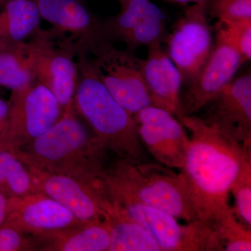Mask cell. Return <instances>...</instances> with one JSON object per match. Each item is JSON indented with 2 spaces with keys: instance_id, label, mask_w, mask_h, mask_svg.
Returning <instances> with one entry per match:
<instances>
[{
  "instance_id": "6da1fadb",
  "label": "cell",
  "mask_w": 251,
  "mask_h": 251,
  "mask_svg": "<svg viewBox=\"0 0 251 251\" xmlns=\"http://www.w3.org/2000/svg\"><path fill=\"white\" fill-rule=\"evenodd\" d=\"M189 132L184 166L181 170L198 220L212 227L231 209L230 188L251 149L221 134L196 115L177 117Z\"/></svg>"
},
{
  "instance_id": "7a4b0ae2",
  "label": "cell",
  "mask_w": 251,
  "mask_h": 251,
  "mask_svg": "<svg viewBox=\"0 0 251 251\" xmlns=\"http://www.w3.org/2000/svg\"><path fill=\"white\" fill-rule=\"evenodd\" d=\"M16 149L25 163L86 181L102 180L108 166V150L79 121L74 103L44 134Z\"/></svg>"
},
{
  "instance_id": "3957f363",
  "label": "cell",
  "mask_w": 251,
  "mask_h": 251,
  "mask_svg": "<svg viewBox=\"0 0 251 251\" xmlns=\"http://www.w3.org/2000/svg\"><path fill=\"white\" fill-rule=\"evenodd\" d=\"M102 181L109 198L153 206L187 223L198 220L182 175L171 168L118 158L108 166Z\"/></svg>"
},
{
  "instance_id": "277c9868",
  "label": "cell",
  "mask_w": 251,
  "mask_h": 251,
  "mask_svg": "<svg viewBox=\"0 0 251 251\" xmlns=\"http://www.w3.org/2000/svg\"><path fill=\"white\" fill-rule=\"evenodd\" d=\"M74 103L95 135L118 158L147 162L134 115L117 103L94 73L87 56L77 54Z\"/></svg>"
},
{
  "instance_id": "5b68a950",
  "label": "cell",
  "mask_w": 251,
  "mask_h": 251,
  "mask_svg": "<svg viewBox=\"0 0 251 251\" xmlns=\"http://www.w3.org/2000/svg\"><path fill=\"white\" fill-rule=\"evenodd\" d=\"M55 40L52 31L39 30L25 42L34 80L49 87L62 110L74 103L78 69V49L69 38Z\"/></svg>"
},
{
  "instance_id": "8992f818",
  "label": "cell",
  "mask_w": 251,
  "mask_h": 251,
  "mask_svg": "<svg viewBox=\"0 0 251 251\" xmlns=\"http://www.w3.org/2000/svg\"><path fill=\"white\" fill-rule=\"evenodd\" d=\"M94 73L117 103L132 115L152 105L144 79L143 59L129 50H123L105 42L91 51Z\"/></svg>"
},
{
  "instance_id": "52a82bcc",
  "label": "cell",
  "mask_w": 251,
  "mask_h": 251,
  "mask_svg": "<svg viewBox=\"0 0 251 251\" xmlns=\"http://www.w3.org/2000/svg\"><path fill=\"white\" fill-rule=\"evenodd\" d=\"M25 163L30 171L39 192L65 206L80 221L108 219L111 212V202L102 180L86 181Z\"/></svg>"
},
{
  "instance_id": "ba28073f",
  "label": "cell",
  "mask_w": 251,
  "mask_h": 251,
  "mask_svg": "<svg viewBox=\"0 0 251 251\" xmlns=\"http://www.w3.org/2000/svg\"><path fill=\"white\" fill-rule=\"evenodd\" d=\"M207 16L206 5H188L163 42L183 82L188 85L202 69L214 46Z\"/></svg>"
},
{
  "instance_id": "9c48e42d",
  "label": "cell",
  "mask_w": 251,
  "mask_h": 251,
  "mask_svg": "<svg viewBox=\"0 0 251 251\" xmlns=\"http://www.w3.org/2000/svg\"><path fill=\"white\" fill-rule=\"evenodd\" d=\"M108 198L115 210L146 229L162 251L204 250L206 230L198 220L181 226L176 218L161 209L124 198Z\"/></svg>"
},
{
  "instance_id": "30bf717a",
  "label": "cell",
  "mask_w": 251,
  "mask_h": 251,
  "mask_svg": "<svg viewBox=\"0 0 251 251\" xmlns=\"http://www.w3.org/2000/svg\"><path fill=\"white\" fill-rule=\"evenodd\" d=\"M14 93L6 144L21 148L47 131L63 110L49 87L36 81Z\"/></svg>"
},
{
  "instance_id": "8fae6325",
  "label": "cell",
  "mask_w": 251,
  "mask_h": 251,
  "mask_svg": "<svg viewBox=\"0 0 251 251\" xmlns=\"http://www.w3.org/2000/svg\"><path fill=\"white\" fill-rule=\"evenodd\" d=\"M203 121L244 148L251 149V75L233 79L207 104Z\"/></svg>"
},
{
  "instance_id": "7c38bea8",
  "label": "cell",
  "mask_w": 251,
  "mask_h": 251,
  "mask_svg": "<svg viewBox=\"0 0 251 251\" xmlns=\"http://www.w3.org/2000/svg\"><path fill=\"white\" fill-rule=\"evenodd\" d=\"M138 135L149 152L160 164L181 171L184 166L189 136L178 119L150 105L134 115Z\"/></svg>"
},
{
  "instance_id": "4fadbf2b",
  "label": "cell",
  "mask_w": 251,
  "mask_h": 251,
  "mask_svg": "<svg viewBox=\"0 0 251 251\" xmlns=\"http://www.w3.org/2000/svg\"><path fill=\"white\" fill-rule=\"evenodd\" d=\"M119 14L104 23L110 40L123 42L134 52L143 46L164 42L166 16L151 0H117Z\"/></svg>"
},
{
  "instance_id": "5bb4252c",
  "label": "cell",
  "mask_w": 251,
  "mask_h": 251,
  "mask_svg": "<svg viewBox=\"0 0 251 251\" xmlns=\"http://www.w3.org/2000/svg\"><path fill=\"white\" fill-rule=\"evenodd\" d=\"M244 63L235 49L216 36L210 54L181 97V115H194L204 108L233 80Z\"/></svg>"
},
{
  "instance_id": "9a60e30c",
  "label": "cell",
  "mask_w": 251,
  "mask_h": 251,
  "mask_svg": "<svg viewBox=\"0 0 251 251\" xmlns=\"http://www.w3.org/2000/svg\"><path fill=\"white\" fill-rule=\"evenodd\" d=\"M41 19L53 27L54 34L70 35L79 52L90 53L103 43L112 42L100 23L82 0H33Z\"/></svg>"
},
{
  "instance_id": "2e32d148",
  "label": "cell",
  "mask_w": 251,
  "mask_h": 251,
  "mask_svg": "<svg viewBox=\"0 0 251 251\" xmlns=\"http://www.w3.org/2000/svg\"><path fill=\"white\" fill-rule=\"evenodd\" d=\"M84 221L65 206L42 193L9 198L7 216L3 225L33 235L65 228Z\"/></svg>"
},
{
  "instance_id": "e0dca14e",
  "label": "cell",
  "mask_w": 251,
  "mask_h": 251,
  "mask_svg": "<svg viewBox=\"0 0 251 251\" xmlns=\"http://www.w3.org/2000/svg\"><path fill=\"white\" fill-rule=\"evenodd\" d=\"M142 69L151 104L175 117L181 116V74L161 44L148 47Z\"/></svg>"
},
{
  "instance_id": "ac0fdd59",
  "label": "cell",
  "mask_w": 251,
  "mask_h": 251,
  "mask_svg": "<svg viewBox=\"0 0 251 251\" xmlns=\"http://www.w3.org/2000/svg\"><path fill=\"white\" fill-rule=\"evenodd\" d=\"M31 236L39 251H108L110 227L108 220H98Z\"/></svg>"
},
{
  "instance_id": "d6986e66",
  "label": "cell",
  "mask_w": 251,
  "mask_h": 251,
  "mask_svg": "<svg viewBox=\"0 0 251 251\" xmlns=\"http://www.w3.org/2000/svg\"><path fill=\"white\" fill-rule=\"evenodd\" d=\"M106 220L110 227L108 251H162L156 239L146 229L122 215L112 206L111 212Z\"/></svg>"
},
{
  "instance_id": "ffe728a7",
  "label": "cell",
  "mask_w": 251,
  "mask_h": 251,
  "mask_svg": "<svg viewBox=\"0 0 251 251\" xmlns=\"http://www.w3.org/2000/svg\"><path fill=\"white\" fill-rule=\"evenodd\" d=\"M0 191L8 198L39 192L27 165L8 144L0 146Z\"/></svg>"
},
{
  "instance_id": "44dd1931",
  "label": "cell",
  "mask_w": 251,
  "mask_h": 251,
  "mask_svg": "<svg viewBox=\"0 0 251 251\" xmlns=\"http://www.w3.org/2000/svg\"><path fill=\"white\" fill-rule=\"evenodd\" d=\"M4 6L6 32L16 45L23 44L40 30L41 18L33 0H8Z\"/></svg>"
},
{
  "instance_id": "7402d4cb",
  "label": "cell",
  "mask_w": 251,
  "mask_h": 251,
  "mask_svg": "<svg viewBox=\"0 0 251 251\" xmlns=\"http://www.w3.org/2000/svg\"><path fill=\"white\" fill-rule=\"evenodd\" d=\"M211 228L209 251H251V227L238 219L232 206Z\"/></svg>"
},
{
  "instance_id": "603a6c76",
  "label": "cell",
  "mask_w": 251,
  "mask_h": 251,
  "mask_svg": "<svg viewBox=\"0 0 251 251\" xmlns=\"http://www.w3.org/2000/svg\"><path fill=\"white\" fill-rule=\"evenodd\" d=\"M25 42L16 45L12 52L0 54V85L19 92L34 82Z\"/></svg>"
},
{
  "instance_id": "cb8c5ba5",
  "label": "cell",
  "mask_w": 251,
  "mask_h": 251,
  "mask_svg": "<svg viewBox=\"0 0 251 251\" xmlns=\"http://www.w3.org/2000/svg\"><path fill=\"white\" fill-rule=\"evenodd\" d=\"M234 198V214L247 226H251V155L244 158L230 188Z\"/></svg>"
},
{
  "instance_id": "d4e9b609",
  "label": "cell",
  "mask_w": 251,
  "mask_h": 251,
  "mask_svg": "<svg viewBox=\"0 0 251 251\" xmlns=\"http://www.w3.org/2000/svg\"><path fill=\"white\" fill-rule=\"evenodd\" d=\"M216 36L239 52L244 62L251 59V19L237 21H218Z\"/></svg>"
},
{
  "instance_id": "484cf974",
  "label": "cell",
  "mask_w": 251,
  "mask_h": 251,
  "mask_svg": "<svg viewBox=\"0 0 251 251\" xmlns=\"http://www.w3.org/2000/svg\"><path fill=\"white\" fill-rule=\"evenodd\" d=\"M206 11L218 21L251 19V0H209Z\"/></svg>"
},
{
  "instance_id": "4316f807",
  "label": "cell",
  "mask_w": 251,
  "mask_h": 251,
  "mask_svg": "<svg viewBox=\"0 0 251 251\" xmlns=\"http://www.w3.org/2000/svg\"><path fill=\"white\" fill-rule=\"evenodd\" d=\"M38 251V247L31 234L8 225L0 227V251Z\"/></svg>"
},
{
  "instance_id": "83f0119b",
  "label": "cell",
  "mask_w": 251,
  "mask_h": 251,
  "mask_svg": "<svg viewBox=\"0 0 251 251\" xmlns=\"http://www.w3.org/2000/svg\"><path fill=\"white\" fill-rule=\"evenodd\" d=\"M9 198L0 191V227L4 224L7 216Z\"/></svg>"
},
{
  "instance_id": "f1b7e54d",
  "label": "cell",
  "mask_w": 251,
  "mask_h": 251,
  "mask_svg": "<svg viewBox=\"0 0 251 251\" xmlns=\"http://www.w3.org/2000/svg\"><path fill=\"white\" fill-rule=\"evenodd\" d=\"M10 108L8 104L4 100L0 99V127H3V125L8 121V117L9 116Z\"/></svg>"
},
{
  "instance_id": "f546056e",
  "label": "cell",
  "mask_w": 251,
  "mask_h": 251,
  "mask_svg": "<svg viewBox=\"0 0 251 251\" xmlns=\"http://www.w3.org/2000/svg\"><path fill=\"white\" fill-rule=\"evenodd\" d=\"M163 1H166L167 2L171 3V4L184 6V7H186V6H187L190 4H191V0H163Z\"/></svg>"
},
{
  "instance_id": "4dcf8cb0",
  "label": "cell",
  "mask_w": 251,
  "mask_h": 251,
  "mask_svg": "<svg viewBox=\"0 0 251 251\" xmlns=\"http://www.w3.org/2000/svg\"><path fill=\"white\" fill-rule=\"evenodd\" d=\"M8 0H0V6H1V5H4L5 3Z\"/></svg>"
}]
</instances>
